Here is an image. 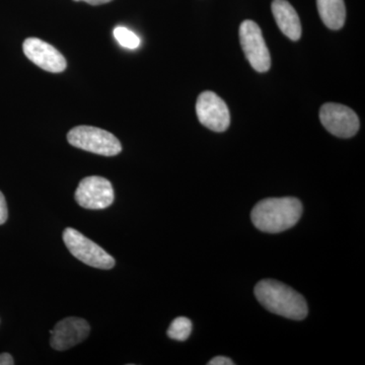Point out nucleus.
<instances>
[{
  "label": "nucleus",
  "mask_w": 365,
  "mask_h": 365,
  "mask_svg": "<svg viewBox=\"0 0 365 365\" xmlns=\"http://www.w3.org/2000/svg\"><path fill=\"white\" fill-rule=\"evenodd\" d=\"M74 197L81 207L98 210L109 207L114 202V189L109 180L91 176L81 180Z\"/></svg>",
  "instance_id": "obj_6"
},
{
  "label": "nucleus",
  "mask_w": 365,
  "mask_h": 365,
  "mask_svg": "<svg viewBox=\"0 0 365 365\" xmlns=\"http://www.w3.org/2000/svg\"><path fill=\"white\" fill-rule=\"evenodd\" d=\"M67 140L74 148L104 157H114L122 150L116 136L97 127H74L67 134Z\"/></svg>",
  "instance_id": "obj_3"
},
{
  "label": "nucleus",
  "mask_w": 365,
  "mask_h": 365,
  "mask_svg": "<svg viewBox=\"0 0 365 365\" xmlns=\"http://www.w3.org/2000/svg\"><path fill=\"white\" fill-rule=\"evenodd\" d=\"M209 365H234L235 362L232 359L225 356H216L208 362Z\"/></svg>",
  "instance_id": "obj_16"
},
{
  "label": "nucleus",
  "mask_w": 365,
  "mask_h": 365,
  "mask_svg": "<svg viewBox=\"0 0 365 365\" xmlns=\"http://www.w3.org/2000/svg\"><path fill=\"white\" fill-rule=\"evenodd\" d=\"M74 1H83L91 4V6H100V4H108V2L112 1V0H74Z\"/></svg>",
  "instance_id": "obj_18"
},
{
  "label": "nucleus",
  "mask_w": 365,
  "mask_h": 365,
  "mask_svg": "<svg viewBox=\"0 0 365 365\" xmlns=\"http://www.w3.org/2000/svg\"><path fill=\"white\" fill-rule=\"evenodd\" d=\"M63 241L69 252L86 265L105 270L114 267L115 260L111 255L78 230L66 228L63 232Z\"/></svg>",
  "instance_id": "obj_4"
},
{
  "label": "nucleus",
  "mask_w": 365,
  "mask_h": 365,
  "mask_svg": "<svg viewBox=\"0 0 365 365\" xmlns=\"http://www.w3.org/2000/svg\"><path fill=\"white\" fill-rule=\"evenodd\" d=\"M90 332L91 327L86 319L74 317L63 319L50 331V344L53 349L64 351L85 341Z\"/></svg>",
  "instance_id": "obj_10"
},
{
  "label": "nucleus",
  "mask_w": 365,
  "mask_h": 365,
  "mask_svg": "<svg viewBox=\"0 0 365 365\" xmlns=\"http://www.w3.org/2000/svg\"><path fill=\"white\" fill-rule=\"evenodd\" d=\"M114 37L122 47L127 48V49H137L140 46V39L138 36L125 26L115 28Z\"/></svg>",
  "instance_id": "obj_14"
},
{
  "label": "nucleus",
  "mask_w": 365,
  "mask_h": 365,
  "mask_svg": "<svg viewBox=\"0 0 365 365\" xmlns=\"http://www.w3.org/2000/svg\"><path fill=\"white\" fill-rule=\"evenodd\" d=\"M255 295L270 313L287 319L302 321L309 313L304 297L279 281L261 280L255 287Z\"/></svg>",
  "instance_id": "obj_2"
},
{
  "label": "nucleus",
  "mask_w": 365,
  "mask_h": 365,
  "mask_svg": "<svg viewBox=\"0 0 365 365\" xmlns=\"http://www.w3.org/2000/svg\"><path fill=\"white\" fill-rule=\"evenodd\" d=\"M24 53L26 58L46 71L59 73L66 71V59L52 45L38 38H29L23 44Z\"/></svg>",
  "instance_id": "obj_9"
},
{
  "label": "nucleus",
  "mask_w": 365,
  "mask_h": 365,
  "mask_svg": "<svg viewBox=\"0 0 365 365\" xmlns=\"http://www.w3.org/2000/svg\"><path fill=\"white\" fill-rule=\"evenodd\" d=\"M302 215V204L294 197L267 198L252 210V222L259 230L278 234L294 227Z\"/></svg>",
  "instance_id": "obj_1"
},
{
  "label": "nucleus",
  "mask_w": 365,
  "mask_h": 365,
  "mask_svg": "<svg viewBox=\"0 0 365 365\" xmlns=\"http://www.w3.org/2000/svg\"><path fill=\"white\" fill-rule=\"evenodd\" d=\"M322 21L331 30H340L346 20L344 0H317Z\"/></svg>",
  "instance_id": "obj_12"
},
{
  "label": "nucleus",
  "mask_w": 365,
  "mask_h": 365,
  "mask_svg": "<svg viewBox=\"0 0 365 365\" xmlns=\"http://www.w3.org/2000/svg\"><path fill=\"white\" fill-rule=\"evenodd\" d=\"M319 120L333 135L350 138L359 130V119L356 113L346 106L328 103L319 110Z\"/></svg>",
  "instance_id": "obj_7"
},
{
  "label": "nucleus",
  "mask_w": 365,
  "mask_h": 365,
  "mask_svg": "<svg viewBox=\"0 0 365 365\" xmlns=\"http://www.w3.org/2000/svg\"><path fill=\"white\" fill-rule=\"evenodd\" d=\"M271 7L281 32L290 40H299L302 36V24L294 6L287 0H274Z\"/></svg>",
  "instance_id": "obj_11"
},
{
  "label": "nucleus",
  "mask_w": 365,
  "mask_h": 365,
  "mask_svg": "<svg viewBox=\"0 0 365 365\" xmlns=\"http://www.w3.org/2000/svg\"><path fill=\"white\" fill-rule=\"evenodd\" d=\"M13 364H14V359L9 353H2V354H0V365Z\"/></svg>",
  "instance_id": "obj_17"
},
{
  "label": "nucleus",
  "mask_w": 365,
  "mask_h": 365,
  "mask_svg": "<svg viewBox=\"0 0 365 365\" xmlns=\"http://www.w3.org/2000/svg\"><path fill=\"white\" fill-rule=\"evenodd\" d=\"M197 117L203 126L210 130L223 132L230 124V114L227 104L213 91H203L197 100Z\"/></svg>",
  "instance_id": "obj_8"
},
{
  "label": "nucleus",
  "mask_w": 365,
  "mask_h": 365,
  "mask_svg": "<svg viewBox=\"0 0 365 365\" xmlns=\"http://www.w3.org/2000/svg\"><path fill=\"white\" fill-rule=\"evenodd\" d=\"M192 333V322L185 317L175 319L168 329V336L173 340L185 341Z\"/></svg>",
  "instance_id": "obj_13"
},
{
  "label": "nucleus",
  "mask_w": 365,
  "mask_h": 365,
  "mask_svg": "<svg viewBox=\"0 0 365 365\" xmlns=\"http://www.w3.org/2000/svg\"><path fill=\"white\" fill-rule=\"evenodd\" d=\"M7 216H9V211H7L6 198L0 191V225L6 222Z\"/></svg>",
  "instance_id": "obj_15"
},
{
  "label": "nucleus",
  "mask_w": 365,
  "mask_h": 365,
  "mask_svg": "<svg viewBox=\"0 0 365 365\" xmlns=\"http://www.w3.org/2000/svg\"><path fill=\"white\" fill-rule=\"evenodd\" d=\"M240 41L250 64L258 72L270 69L271 56L260 26L253 21H242L240 26Z\"/></svg>",
  "instance_id": "obj_5"
}]
</instances>
